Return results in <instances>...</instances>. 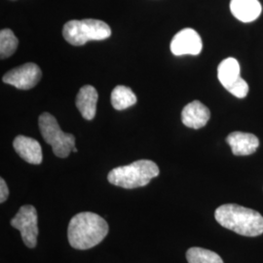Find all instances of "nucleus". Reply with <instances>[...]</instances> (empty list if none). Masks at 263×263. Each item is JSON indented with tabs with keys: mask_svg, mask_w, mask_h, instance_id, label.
I'll return each mask as SVG.
<instances>
[{
	"mask_svg": "<svg viewBox=\"0 0 263 263\" xmlns=\"http://www.w3.org/2000/svg\"><path fill=\"white\" fill-rule=\"evenodd\" d=\"M108 233V224L102 216L83 212L73 216L68 224V242L76 250H89L100 244Z\"/></svg>",
	"mask_w": 263,
	"mask_h": 263,
	"instance_id": "obj_1",
	"label": "nucleus"
},
{
	"mask_svg": "<svg viewBox=\"0 0 263 263\" xmlns=\"http://www.w3.org/2000/svg\"><path fill=\"white\" fill-rule=\"evenodd\" d=\"M215 217L222 227L239 235L256 237L263 233V216L253 209L226 204L216 209Z\"/></svg>",
	"mask_w": 263,
	"mask_h": 263,
	"instance_id": "obj_2",
	"label": "nucleus"
},
{
	"mask_svg": "<svg viewBox=\"0 0 263 263\" xmlns=\"http://www.w3.org/2000/svg\"><path fill=\"white\" fill-rule=\"evenodd\" d=\"M159 173L158 166L153 161L139 160L111 170L107 175V179L115 186L134 189L147 185Z\"/></svg>",
	"mask_w": 263,
	"mask_h": 263,
	"instance_id": "obj_3",
	"label": "nucleus"
},
{
	"mask_svg": "<svg viewBox=\"0 0 263 263\" xmlns=\"http://www.w3.org/2000/svg\"><path fill=\"white\" fill-rule=\"evenodd\" d=\"M63 35L69 44L82 46L88 41H100L110 37L111 28L100 20H72L64 26Z\"/></svg>",
	"mask_w": 263,
	"mask_h": 263,
	"instance_id": "obj_4",
	"label": "nucleus"
},
{
	"mask_svg": "<svg viewBox=\"0 0 263 263\" xmlns=\"http://www.w3.org/2000/svg\"><path fill=\"white\" fill-rule=\"evenodd\" d=\"M40 133L44 141L52 146L54 154L66 158L76 147V138L71 134L62 131L56 118L50 113H42L38 119Z\"/></svg>",
	"mask_w": 263,
	"mask_h": 263,
	"instance_id": "obj_5",
	"label": "nucleus"
},
{
	"mask_svg": "<svg viewBox=\"0 0 263 263\" xmlns=\"http://www.w3.org/2000/svg\"><path fill=\"white\" fill-rule=\"evenodd\" d=\"M217 78L236 98L244 99L249 94V85L240 76V65L234 58H227L218 65Z\"/></svg>",
	"mask_w": 263,
	"mask_h": 263,
	"instance_id": "obj_6",
	"label": "nucleus"
},
{
	"mask_svg": "<svg viewBox=\"0 0 263 263\" xmlns=\"http://www.w3.org/2000/svg\"><path fill=\"white\" fill-rule=\"evenodd\" d=\"M11 226L21 232L25 245L32 249L37 244V212L31 205L23 206L11 220Z\"/></svg>",
	"mask_w": 263,
	"mask_h": 263,
	"instance_id": "obj_7",
	"label": "nucleus"
},
{
	"mask_svg": "<svg viewBox=\"0 0 263 263\" xmlns=\"http://www.w3.org/2000/svg\"><path fill=\"white\" fill-rule=\"evenodd\" d=\"M42 77L39 66L28 63L8 71L2 80L6 84L12 85L20 90H29L38 84Z\"/></svg>",
	"mask_w": 263,
	"mask_h": 263,
	"instance_id": "obj_8",
	"label": "nucleus"
},
{
	"mask_svg": "<svg viewBox=\"0 0 263 263\" xmlns=\"http://www.w3.org/2000/svg\"><path fill=\"white\" fill-rule=\"evenodd\" d=\"M170 48L175 56H197L202 51L203 44L196 30L193 28H184L172 39Z\"/></svg>",
	"mask_w": 263,
	"mask_h": 263,
	"instance_id": "obj_9",
	"label": "nucleus"
},
{
	"mask_svg": "<svg viewBox=\"0 0 263 263\" xmlns=\"http://www.w3.org/2000/svg\"><path fill=\"white\" fill-rule=\"evenodd\" d=\"M210 117V109L199 101L189 103L181 112V121L183 125L192 129H200L206 126Z\"/></svg>",
	"mask_w": 263,
	"mask_h": 263,
	"instance_id": "obj_10",
	"label": "nucleus"
},
{
	"mask_svg": "<svg viewBox=\"0 0 263 263\" xmlns=\"http://www.w3.org/2000/svg\"><path fill=\"white\" fill-rule=\"evenodd\" d=\"M233 154L236 156H247L254 153L259 146L256 136L243 132H233L226 138Z\"/></svg>",
	"mask_w": 263,
	"mask_h": 263,
	"instance_id": "obj_11",
	"label": "nucleus"
},
{
	"mask_svg": "<svg viewBox=\"0 0 263 263\" xmlns=\"http://www.w3.org/2000/svg\"><path fill=\"white\" fill-rule=\"evenodd\" d=\"M13 146L20 157L29 164L39 165L42 162L43 155L41 145L34 139L26 136H18L14 140Z\"/></svg>",
	"mask_w": 263,
	"mask_h": 263,
	"instance_id": "obj_12",
	"label": "nucleus"
},
{
	"mask_svg": "<svg viewBox=\"0 0 263 263\" xmlns=\"http://www.w3.org/2000/svg\"><path fill=\"white\" fill-rule=\"evenodd\" d=\"M230 10L236 19L252 23L261 15L262 6L258 0H231Z\"/></svg>",
	"mask_w": 263,
	"mask_h": 263,
	"instance_id": "obj_13",
	"label": "nucleus"
},
{
	"mask_svg": "<svg viewBox=\"0 0 263 263\" xmlns=\"http://www.w3.org/2000/svg\"><path fill=\"white\" fill-rule=\"evenodd\" d=\"M99 95L97 90L91 85L83 86L76 97V106L86 120L94 119L97 112Z\"/></svg>",
	"mask_w": 263,
	"mask_h": 263,
	"instance_id": "obj_14",
	"label": "nucleus"
},
{
	"mask_svg": "<svg viewBox=\"0 0 263 263\" xmlns=\"http://www.w3.org/2000/svg\"><path fill=\"white\" fill-rule=\"evenodd\" d=\"M138 98L129 87L116 86L111 93V104L116 110H124L137 104Z\"/></svg>",
	"mask_w": 263,
	"mask_h": 263,
	"instance_id": "obj_15",
	"label": "nucleus"
},
{
	"mask_svg": "<svg viewBox=\"0 0 263 263\" xmlns=\"http://www.w3.org/2000/svg\"><path fill=\"white\" fill-rule=\"evenodd\" d=\"M186 259L188 263H223L221 257L215 252L198 247H193L188 250Z\"/></svg>",
	"mask_w": 263,
	"mask_h": 263,
	"instance_id": "obj_16",
	"label": "nucleus"
},
{
	"mask_svg": "<svg viewBox=\"0 0 263 263\" xmlns=\"http://www.w3.org/2000/svg\"><path fill=\"white\" fill-rule=\"evenodd\" d=\"M19 45V40L9 28H4L0 31V57L7 59L12 56Z\"/></svg>",
	"mask_w": 263,
	"mask_h": 263,
	"instance_id": "obj_17",
	"label": "nucleus"
},
{
	"mask_svg": "<svg viewBox=\"0 0 263 263\" xmlns=\"http://www.w3.org/2000/svg\"><path fill=\"white\" fill-rule=\"evenodd\" d=\"M9 196V189L3 179H0V203H4Z\"/></svg>",
	"mask_w": 263,
	"mask_h": 263,
	"instance_id": "obj_18",
	"label": "nucleus"
},
{
	"mask_svg": "<svg viewBox=\"0 0 263 263\" xmlns=\"http://www.w3.org/2000/svg\"><path fill=\"white\" fill-rule=\"evenodd\" d=\"M72 151H73V152H77V148H76V147H74V148L72 149Z\"/></svg>",
	"mask_w": 263,
	"mask_h": 263,
	"instance_id": "obj_19",
	"label": "nucleus"
}]
</instances>
